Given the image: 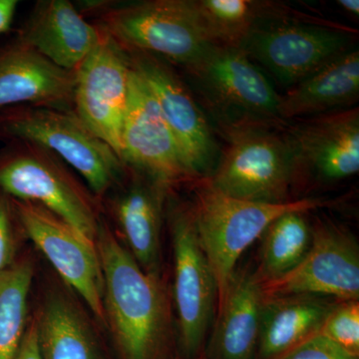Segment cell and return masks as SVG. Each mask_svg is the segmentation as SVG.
Wrapping results in <instances>:
<instances>
[{"label": "cell", "instance_id": "1", "mask_svg": "<svg viewBox=\"0 0 359 359\" xmlns=\"http://www.w3.org/2000/svg\"><path fill=\"white\" fill-rule=\"evenodd\" d=\"M106 306L125 359H154L166 330L164 297L105 224L96 236Z\"/></svg>", "mask_w": 359, "mask_h": 359}, {"label": "cell", "instance_id": "2", "mask_svg": "<svg viewBox=\"0 0 359 359\" xmlns=\"http://www.w3.org/2000/svg\"><path fill=\"white\" fill-rule=\"evenodd\" d=\"M325 204L313 198L282 204L250 202L224 196L205 184L199 189L191 211L201 247L216 280L218 308L235 275L238 259L269 224L287 212H308Z\"/></svg>", "mask_w": 359, "mask_h": 359}, {"label": "cell", "instance_id": "3", "mask_svg": "<svg viewBox=\"0 0 359 359\" xmlns=\"http://www.w3.org/2000/svg\"><path fill=\"white\" fill-rule=\"evenodd\" d=\"M98 26L125 50L147 52L185 69L215 45L191 9L189 0H148L87 6Z\"/></svg>", "mask_w": 359, "mask_h": 359}, {"label": "cell", "instance_id": "4", "mask_svg": "<svg viewBox=\"0 0 359 359\" xmlns=\"http://www.w3.org/2000/svg\"><path fill=\"white\" fill-rule=\"evenodd\" d=\"M186 71L224 131L283 122L278 114L280 96L240 48L212 47Z\"/></svg>", "mask_w": 359, "mask_h": 359}, {"label": "cell", "instance_id": "5", "mask_svg": "<svg viewBox=\"0 0 359 359\" xmlns=\"http://www.w3.org/2000/svg\"><path fill=\"white\" fill-rule=\"evenodd\" d=\"M0 135L51 151L74 168L96 195L107 192L126 167L113 149L72 110L36 106L16 108L0 118Z\"/></svg>", "mask_w": 359, "mask_h": 359}, {"label": "cell", "instance_id": "6", "mask_svg": "<svg viewBox=\"0 0 359 359\" xmlns=\"http://www.w3.org/2000/svg\"><path fill=\"white\" fill-rule=\"evenodd\" d=\"M229 147L205 185L233 199L282 204L289 202L294 165L285 138L264 127L224 131Z\"/></svg>", "mask_w": 359, "mask_h": 359}, {"label": "cell", "instance_id": "7", "mask_svg": "<svg viewBox=\"0 0 359 359\" xmlns=\"http://www.w3.org/2000/svg\"><path fill=\"white\" fill-rule=\"evenodd\" d=\"M18 142L15 152L0 164V188L22 202L44 208L95 242L99 223L93 204L65 163L42 146Z\"/></svg>", "mask_w": 359, "mask_h": 359}, {"label": "cell", "instance_id": "8", "mask_svg": "<svg viewBox=\"0 0 359 359\" xmlns=\"http://www.w3.org/2000/svg\"><path fill=\"white\" fill-rule=\"evenodd\" d=\"M275 18L257 26L238 48L280 82L294 85L351 50L347 30Z\"/></svg>", "mask_w": 359, "mask_h": 359}, {"label": "cell", "instance_id": "9", "mask_svg": "<svg viewBox=\"0 0 359 359\" xmlns=\"http://www.w3.org/2000/svg\"><path fill=\"white\" fill-rule=\"evenodd\" d=\"M130 71L126 51L102 29L94 48L75 70L73 111L121 160Z\"/></svg>", "mask_w": 359, "mask_h": 359}, {"label": "cell", "instance_id": "10", "mask_svg": "<svg viewBox=\"0 0 359 359\" xmlns=\"http://www.w3.org/2000/svg\"><path fill=\"white\" fill-rule=\"evenodd\" d=\"M311 230V248L301 263L285 275L259 282L264 299L328 295L341 302L358 301V243L332 224Z\"/></svg>", "mask_w": 359, "mask_h": 359}, {"label": "cell", "instance_id": "11", "mask_svg": "<svg viewBox=\"0 0 359 359\" xmlns=\"http://www.w3.org/2000/svg\"><path fill=\"white\" fill-rule=\"evenodd\" d=\"M122 161L162 187L193 177L155 96L132 67L123 123Z\"/></svg>", "mask_w": 359, "mask_h": 359}, {"label": "cell", "instance_id": "12", "mask_svg": "<svg viewBox=\"0 0 359 359\" xmlns=\"http://www.w3.org/2000/svg\"><path fill=\"white\" fill-rule=\"evenodd\" d=\"M172 233L180 339L184 353L192 358L199 353L209 330L218 289L201 247L191 210L175 212Z\"/></svg>", "mask_w": 359, "mask_h": 359}, {"label": "cell", "instance_id": "13", "mask_svg": "<svg viewBox=\"0 0 359 359\" xmlns=\"http://www.w3.org/2000/svg\"><path fill=\"white\" fill-rule=\"evenodd\" d=\"M125 51L131 67L145 80L155 96L189 171L193 177L204 174L216 159V143L209 123L188 87L159 56Z\"/></svg>", "mask_w": 359, "mask_h": 359}, {"label": "cell", "instance_id": "14", "mask_svg": "<svg viewBox=\"0 0 359 359\" xmlns=\"http://www.w3.org/2000/svg\"><path fill=\"white\" fill-rule=\"evenodd\" d=\"M16 212L28 237L104 320L103 273L94 242L39 205L21 201Z\"/></svg>", "mask_w": 359, "mask_h": 359}, {"label": "cell", "instance_id": "15", "mask_svg": "<svg viewBox=\"0 0 359 359\" xmlns=\"http://www.w3.org/2000/svg\"><path fill=\"white\" fill-rule=\"evenodd\" d=\"M294 177L309 171L337 181L359 171V110L342 109L316 116L285 133Z\"/></svg>", "mask_w": 359, "mask_h": 359}, {"label": "cell", "instance_id": "16", "mask_svg": "<svg viewBox=\"0 0 359 359\" xmlns=\"http://www.w3.org/2000/svg\"><path fill=\"white\" fill-rule=\"evenodd\" d=\"M76 72L18 42L0 54V108L14 104L72 110Z\"/></svg>", "mask_w": 359, "mask_h": 359}, {"label": "cell", "instance_id": "17", "mask_svg": "<svg viewBox=\"0 0 359 359\" xmlns=\"http://www.w3.org/2000/svg\"><path fill=\"white\" fill-rule=\"evenodd\" d=\"M100 29L85 20L68 0H40L20 42L63 69L75 71L94 48Z\"/></svg>", "mask_w": 359, "mask_h": 359}, {"label": "cell", "instance_id": "18", "mask_svg": "<svg viewBox=\"0 0 359 359\" xmlns=\"http://www.w3.org/2000/svg\"><path fill=\"white\" fill-rule=\"evenodd\" d=\"M264 302L256 276L235 273L218 308L209 359H256Z\"/></svg>", "mask_w": 359, "mask_h": 359}, {"label": "cell", "instance_id": "19", "mask_svg": "<svg viewBox=\"0 0 359 359\" xmlns=\"http://www.w3.org/2000/svg\"><path fill=\"white\" fill-rule=\"evenodd\" d=\"M359 51L351 49L295 84L280 96L282 121L349 107L358 100Z\"/></svg>", "mask_w": 359, "mask_h": 359}, {"label": "cell", "instance_id": "20", "mask_svg": "<svg viewBox=\"0 0 359 359\" xmlns=\"http://www.w3.org/2000/svg\"><path fill=\"white\" fill-rule=\"evenodd\" d=\"M334 306L316 295L264 299L257 356L278 359L318 334Z\"/></svg>", "mask_w": 359, "mask_h": 359}, {"label": "cell", "instance_id": "21", "mask_svg": "<svg viewBox=\"0 0 359 359\" xmlns=\"http://www.w3.org/2000/svg\"><path fill=\"white\" fill-rule=\"evenodd\" d=\"M163 188L155 182L135 184L117 204L118 219L134 259L150 275L159 262Z\"/></svg>", "mask_w": 359, "mask_h": 359}, {"label": "cell", "instance_id": "22", "mask_svg": "<svg viewBox=\"0 0 359 359\" xmlns=\"http://www.w3.org/2000/svg\"><path fill=\"white\" fill-rule=\"evenodd\" d=\"M189 4L215 46L236 48L257 26L287 13L273 2L252 0H189Z\"/></svg>", "mask_w": 359, "mask_h": 359}, {"label": "cell", "instance_id": "23", "mask_svg": "<svg viewBox=\"0 0 359 359\" xmlns=\"http://www.w3.org/2000/svg\"><path fill=\"white\" fill-rule=\"evenodd\" d=\"M36 323L42 358L99 359L88 327L65 299H49Z\"/></svg>", "mask_w": 359, "mask_h": 359}, {"label": "cell", "instance_id": "24", "mask_svg": "<svg viewBox=\"0 0 359 359\" xmlns=\"http://www.w3.org/2000/svg\"><path fill=\"white\" fill-rule=\"evenodd\" d=\"M306 212L283 215L263 233L259 282L285 275L301 263L308 254L313 230L304 218Z\"/></svg>", "mask_w": 359, "mask_h": 359}, {"label": "cell", "instance_id": "25", "mask_svg": "<svg viewBox=\"0 0 359 359\" xmlns=\"http://www.w3.org/2000/svg\"><path fill=\"white\" fill-rule=\"evenodd\" d=\"M32 276V266L27 263L0 273V359H16L20 351Z\"/></svg>", "mask_w": 359, "mask_h": 359}, {"label": "cell", "instance_id": "26", "mask_svg": "<svg viewBox=\"0 0 359 359\" xmlns=\"http://www.w3.org/2000/svg\"><path fill=\"white\" fill-rule=\"evenodd\" d=\"M320 334L353 355L359 356V302H341L327 314Z\"/></svg>", "mask_w": 359, "mask_h": 359}, {"label": "cell", "instance_id": "27", "mask_svg": "<svg viewBox=\"0 0 359 359\" xmlns=\"http://www.w3.org/2000/svg\"><path fill=\"white\" fill-rule=\"evenodd\" d=\"M278 359H359L325 335L314 334Z\"/></svg>", "mask_w": 359, "mask_h": 359}, {"label": "cell", "instance_id": "28", "mask_svg": "<svg viewBox=\"0 0 359 359\" xmlns=\"http://www.w3.org/2000/svg\"><path fill=\"white\" fill-rule=\"evenodd\" d=\"M14 245L11 205L0 196V273L13 266Z\"/></svg>", "mask_w": 359, "mask_h": 359}, {"label": "cell", "instance_id": "29", "mask_svg": "<svg viewBox=\"0 0 359 359\" xmlns=\"http://www.w3.org/2000/svg\"><path fill=\"white\" fill-rule=\"evenodd\" d=\"M16 359H43L40 351L36 323H32L26 330Z\"/></svg>", "mask_w": 359, "mask_h": 359}, {"label": "cell", "instance_id": "30", "mask_svg": "<svg viewBox=\"0 0 359 359\" xmlns=\"http://www.w3.org/2000/svg\"><path fill=\"white\" fill-rule=\"evenodd\" d=\"M18 4L16 0H0V34L11 28Z\"/></svg>", "mask_w": 359, "mask_h": 359}, {"label": "cell", "instance_id": "31", "mask_svg": "<svg viewBox=\"0 0 359 359\" xmlns=\"http://www.w3.org/2000/svg\"><path fill=\"white\" fill-rule=\"evenodd\" d=\"M339 6L342 7L347 13L358 18L359 15V1L358 0H339L337 1Z\"/></svg>", "mask_w": 359, "mask_h": 359}]
</instances>
